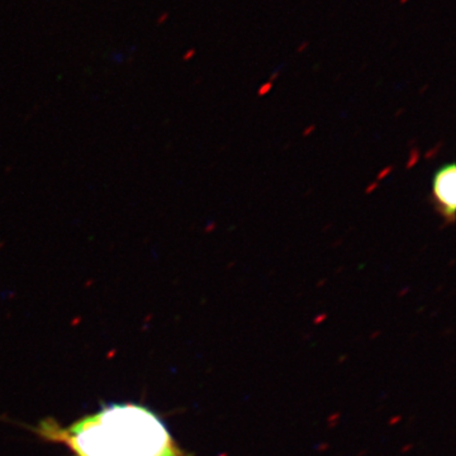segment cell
<instances>
[{"label": "cell", "instance_id": "cell-1", "mask_svg": "<svg viewBox=\"0 0 456 456\" xmlns=\"http://www.w3.org/2000/svg\"><path fill=\"white\" fill-rule=\"evenodd\" d=\"M37 434L64 444L75 456H191L163 419L141 404H110L66 428L46 419Z\"/></svg>", "mask_w": 456, "mask_h": 456}, {"label": "cell", "instance_id": "cell-2", "mask_svg": "<svg viewBox=\"0 0 456 456\" xmlns=\"http://www.w3.org/2000/svg\"><path fill=\"white\" fill-rule=\"evenodd\" d=\"M432 194L437 211L452 224L455 220L456 209V167L455 164L444 165L435 173L432 182Z\"/></svg>", "mask_w": 456, "mask_h": 456}]
</instances>
